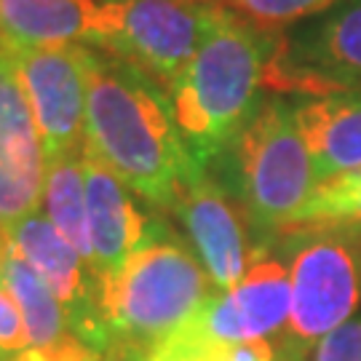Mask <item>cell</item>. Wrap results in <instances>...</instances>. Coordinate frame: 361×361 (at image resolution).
Listing matches in <instances>:
<instances>
[{
	"label": "cell",
	"mask_w": 361,
	"mask_h": 361,
	"mask_svg": "<svg viewBox=\"0 0 361 361\" xmlns=\"http://www.w3.org/2000/svg\"><path fill=\"white\" fill-rule=\"evenodd\" d=\"M6 259H8V241H6V233H0V284H3V271H6Z\"/></svg>",
	"instance_id": "cb8c5ba5"
},
{
	"label": "cell",
	"mask_w": 361,
	"mask_h": 361,
	"mask_svg": "<svg viewBox=\"0 0 361 361\" xmlns=\"http://www.w3.org/2000/svg\"><path fill=\"white\" fill-rule=\"evenodd\" d=\"M86 222L91 238V276L97 289L147 241L150 219L134 204L129 188L102 161L83 153Z\"/></svg>",
	"instance_id": "4fadbf2b"
},
{
	"label": "cell",
	"mask_w": 361,
	"mask_h": 361,
	"mask_svg": "<svg viewBox=\"0 0 361 361\" xmlns=\"http://www.w3.org/2000/svg\"><path fill=\"white\" fill-rule=\"evenodd\" d=\"M43 214L51 225L65 235L75 252L86 259L91 271V238L86 222V171H83V153L67 155L51 161L46 169L43 185Z\"/></svg>",
	"instance_id": "e0dca14e"
},
{
	"label": "cell",
	"mask_w": 361,
	"mask_h": 361,
	"mask_svg": "<svg viewBox=\"0 0 361 361\" xmlns=\"http://www.w3.org/2000/svg\"><path fill=\"white\" fill-rule=\"evenodd\" d=\"M300 231H345L361 235V169L316 185L308 204L284 233Z\"/></svg>",
	"instance_id": "ac0fdd59"
},
{
	"label": "cell",
	"mask_w": 361,
	"mask_h": 361,
	"mask_svg": "<svg viewBox=\"0 0 361 361\" xmlns=\"http://www.w3.org/2000/svg\"><path fill=\"white\" fill-rule=\"evenodd\" d=\"M225 6L238 19L265 32H276L279 27L305 22L310 16L329 11L340 0H214Z\"/></svg>",
	"instance_id": "d6986e66"
},
{
	"label": "cell",
	"mask_w": 361,
	"mask_h": 361,
	"mask_svg": "<svg viewBox=\"0 0 361 361\" xmlns=\"http://www.w3.org/2000/svg\"><path fill=\"white\" fill-rule=\"evenodd\" d=\"M295 121L319 180L361 169V89L305 97Z\"/></svg>",
	"instance_id": "5bb4252c"
},
{
	"label": "cell",
	"mask_w": 361,
	"mask_h": 361,
	"mask_svg": "<svg viewBox=\"0 0 361 361\" xmlns=\"http://www.w3.org/2000/svg\"><path fill=\"white\" fill-rule=\"evenodd\" d=\"M289 268L279 257L262 255L249 265L238 284L209 297L190 322L209 340L235 348L281 335L289 322Z\"/></svg>",
	"instance_id": "8fae6325"
},
{
	"label": "cell",
	"mask_w": 361,
	"mask_h": 361,
	"mask_svg": "<svg viewBox=\"0 0 361 361\" xmlns=\"http://www.w3.org/2000/svg\"><path fill=\"white\" fill-rule=\"evenodd\" d=\"M0 361H8V359H6V353H3V350H0Z\"/></svg>",
	"instance_id": "d4e9b609"
},
{
	"label": "cell",
	"mask_w": 361,
	"mask_h": 361,
	"mask_svg": "<svg viewBox=\"0 0 361 361\" xmlns=\"http://www.w3.org/2000/svg\"><path fill=\"white\" fill-rule=\"evenodd\" d=\"M217 13L214 0H102L89 46L137 67L169 94Z\"/></svg>",
	"instance_id": "8992f818"
},
{
	"label": "cell",
	"mask_w": 361,
	"mask_h": 361,
	"mask_svg": "<svg viewBox=\"0 0 361 361\" xmlns=\"http://www.w3.org/2000/svg\"><path fill=\"white\" fill-rule=\"evenodd\" d=\"M27 348V329L22 322V313L16 308L8 289L0 284V350L6 359H13L16 353Z\"/></svg>",
	"instance_id": "44dd1931"
},
{
	"label": "cell",
	"mask_w": 361,
	"mask_h": 361,
	"mask_svg": "<svg viewBox=\"0 0 361 361\" xmlns=\"http://www.w3.org/2000/svg\"><path fill=\"white\" fill-rule=\"evenodd\" d=\"M86 62V153L102 161L131 193L158 209L204 169L182 142L169 94L137 67L94 46Z\"/></svg>",
	"instance_id": "6da1fadb"
},
{
	"label": "cell",
	"mask_w": 361,
	"mask_h": 361,
	"mask_svg": "<svg viewBox=\"0 0 361 361\" xmlns=\"http://www.w3.org/2000/svg\"><path fill=\"white\" fill-rule=\"evenodd\" d=\"M233 361H279L273 340H257L233 348Z\"/></svg>",
	"instance_id": "603a6c76"
},
{
	"label": "cell",
	"mask_w": 361,
	"mask_h": 361,
	"mask_svg": "<svg viewBox=\"0 0 361 361\" xmlns=\"http://www.w3.org/2000/svg\"><path fill=\"white\" fill-rule=\"evenodd\" d=\"M276 43V32L219 6L193 62L169 91L182 142L201 166L217 161L255 116Z\"/></svg>",
	"instance_id": "7a4b0ae2"
},
{
	"label": "cell",
	"mask_w": 361,
	"mask_h": 361,
	"mask_svg": "<svg viewBox=\"0 0 361 361\" xmlns=\"http://www.w3.org/2000/svg\"><path fill=\"white\" fill-rule=\"evenodd\" d=\"M8 252L13 257L25 259L38 273L59 302L67 310L70 335L97 353H107L110 337L99 310V289L91 276L86 259L75 252V246L51 225L43 212H35L16 222L6 233Z\"/></svg>",
	"instance_id": "30bf717a"
},
{
	"label": "cell",
	"mask_w": 361,
	"mask_h": 361,
	"mask_svg": "<svg viewBox=\"0 0 361 361\" xmlns=\"http://www.w3.org/2000/svg\"><path fill=\"white\" fill-rule=\"evenodd\" d=\"M217 289L190 246L166 228L153 231L99 284V310L110 345L104 356L140 359L188 324Z\"/></svg>",
	"instance_id": "3957f363"
},
{
	"label": "cell",
	"mask_w": 361,
	"mask_h": 361,
	"mask_svg": "<svg viewBox=\"0 0 361 361\" xmlns=\"http://www.w3.org/2000/svg\"><path fill=\"white\" fill-rule=\"evenodd\" d=\"M265 86L305 97L361 89V0H340L279 40Z\"/></svg>",
	"instance_id": "52a82bcc"
},
{
	"label": "cell",
	"mask_w": 361,
	"mask_h": 361,
	"mask_svg": "<svg viewBox=\"0 0 361 361\" xmlns=\"http://www.w3.org/2000/svg\"><path fill=\"white\" fill-rule=\"evenodd\" d=\"M8 361H102V353L83 345L75 337H65L62 343H54V345L25 348Z\"/></svg>",
	"instance_id": "7402d4cb"
},
{
	"label": "cell",
	"mask_w": 361,
	"mask_h": 361,
	"mask_svg": "<svg viewBox=\"0 0 361 361\" xmlns=\"http://www.w3.org/2000/svg\"><path fill=\"white\" fill-rule=\"evenodd\" d=\"M97 0H0V51L89 46Z\"/></svg>",
	"instance_id": "9a60e30c"
},
{
	"label": "cell",
	"mask_w": 361,
	"mask_h": 361,
	"mask_svg": "<svg viewBox=\"0 0 361 361\" xmlns=\"http://www.w3.org/2000/svg\"><path fill=\"white\" fill-rule=\"evenodd\" d=\"M289 255L292 305L279 335V361H308L329 332L350 322L361 302V235L345 231H300Z\"/></svg>",
	"instance_id": "5b68a950"
},
{
	"label": "cell",
	"mask_w": 361,
	"mask_h": 361,
	"mask_svg": "<svg viewBox=\"0 0 361 361\" xmlns=\"http://www.w3.org/2000/svg\"><path fill=\"white\" fill-rule=\"evenodd\" d=\"M222 155L231 158L233 198L259 235L284 233L322 182L297 129L295 104L281 97L262 99Z\"/></svg>",
	"instance_id": "277c9868"
},
{
	"label": "cell",
	"mask_w": 361,
	"mask_h": 361,
	"mask_svg": "<svg viewBox=\"0 0 361 361\" xmlns=\"http://www.w3.org/2000/svg\"><path fill=\"white\" fill-rule=\"evenodd\" d=\"M86 46L8 54L38 126L46 164L86 153Z\"/></svg>",
	"instance_id": "ba28073f"
},
{
	"label": "cell",
	"mask_w": 361,
	"mask_h": 361,
	"mask_svg": "<svg viewBox=\"0 0 361 361\" xmlns=\"http://www.w3.org/2000/svg\"><path fill=\"white\" fill-rule=\"evenodd\" d=\"M171 212L185 225L217 292H225L241 281L249 265L265 255V249L252 244V225L233 193L207 174V166L193 171L174 195Z\"/></svg>",
	"instance_id": "9c48e42d"
},
{
	"label": "cell",
	"mask_w": 361,
	"mask_h": 361,
	"mask_svg": "<svg viewBox=\"0 0 361 361\" xmlns=\"http://www.w3.org/2000/svg\"><path fill=\"white\" fill-rule=\"evenodd\" d=\"M46 169L22 80L11 56L0 51V233L40 212Z\"/></svg>",
	"instance_id": "7c38bea8"
},
{
	"label": "cell",
	"mask_w": 361,
	"mask_h": 361,
	"mask_svg": "<svg viewBox=\"0 0 361 361\" xmlns=\"http://www.w3.org/2000/svg\"><path fill=\"white\" fill-rule=\"evenodd\" d=\"M3 286L13 297L16 308L22 313L27 329V348H43L62 343L70 335L67 310L59 302V297L51 292V286L40 279L38 273L27 265L25 259L13 257L8 252L6 271H3Z\"/></svg>",
	"instance_id": "2e32d148"
},
{
	"label": "cell",
	"mask_w": 361,
	"mask_h": 361,
	"mask_svg": "<svg viewBox=\"0 0 361 361\" xmlns=\"http://www.w3.org/2000/svg\"><path fill=\"white\" fill-rule=\"evenodd\" d=\"M308 361H361V319H350L329 332Z\"/></svg>",
	"instance_id": "ffe728a7"
}]
</instances>
